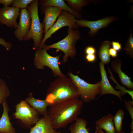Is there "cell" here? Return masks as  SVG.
Listing matches in <instances>:
<instances>
[{"mask_svg":"<svg viewBox=\"0 0 133 133\" xmlns=\"http://www.w3.org/2000/svg\"><path fill=\"white\" fill-rule=\"evenodd\" d=\"M31 17L30 13L26 8L21 9L19 15V22L14 35L19 41L23 40L30 30L31 25Z\"/></svg>","mask_w":133,"mask_h":133,"instance_id":"9c48e42d","label":"cell"},{"mask_svg":"<svg viewBox=\"0 0 133 133\" xmlns=\"http://www.w3.org/2000/svg\"><path fill=\"white\" fill-rule=\"evenodd\" d=\"M33 0H14L12 4L13 7L20 9L26 8Z\"/></svg>","mask_w":133,"mask_h":133,"instance_id":"4316f807","label":"cell"},{"mask_svg":"<svg viewBox=\"0 0 133 133\" xmlns=\"http://www.w3.org/2000/svg\"><path fill=\"white\" fill-rule=\"evenodd\" d=\"M99 66L101 76V80L100 81L101 91L99 95L95 100L98 99L102 95L108 94L116 96L122 101L121 96L122 95L121 92L116 90L110 83L104 68V65L101 62L99 63Z\"/></svg>","mask_w":133,"mask_h":133,"instance_id":"8fae6325","label":"cell"},{"mask_svg":"<svg viewBox=\"0 0 133 133\" xmlns=\"http://www.w3.org/2000/svg\"><path fill=\"white\" fill-rule=\"evenodd\" d=\"M85 58L88 62L92 63L96 61V57L95 54H87L85 56Z\"/></svg>","mask_w":133,"mask_h":133,"instance_id":"1f68e13d","label":"cell"},{"mask_svg":"<svg viewBox=\"0 0 133 133\" xmlns=\"http://www.w3.org/2000/svg\"><path fill=\"white\" fill-rule=\"evenodd\" d=\"M39 2L38 0H33L26 8L31 15V25L29 32L23 39L27 41L33 39L34 48L36 50L40 47L44 33V24L40 22L38 15Z\"/></svg>","mask_w":133,"mask_h":133,"instance_id":"3957f363","label":"cell"},{"mask_svg":"<svg viewBox=\"0 0 133 133\" xmlns=\"http://www.w3.org/2000/svg\"><path fill=\"white\" fill-rule=\"evenodd\" d=\"M98 133H104L102 130V129L101 128H99L97 131ZM120 133H124V132H122Z\"/></svg>","mask_w":133,"mask_h":133,"instance_id":"e575fe53","label":"cell"},{"mask_svg":"<svg viewBox=\"0 0 133 133\" xmlns=\"http://www.w3.org/2000/svg\"><path fill=\"white\" fill-rule=\"evenodd\" d=\"M41 9L42 12L44 14L43 23L44 33L45 34L54 24L63 10L52 6L46 7Z\"/></svg>","mask_w":133,"mask_h":133,"instance_id":"4fadbf2b","label":"cell"},{"mask_svg":"<svg viewBox=\"0 0 133 133\" xmlns=\"http://www.w3.org/2000/svg\"><path fill=\"white\" fill-rule=\"evenodd\" d=\"M109 70L108 72L110 74L111 76L109 77V78L112 80L114 83L117 84L116 86V88L117 89H119L122 94V96L124 95L126 93H128L131 96L132 100H133V90H128L126 89L124 87H123L120 85L116 81L114 77L112 74L111 71L109 68H108Z\"/></svg>","mask_w":133,"mask_h":133,"instance_id":"d4e9b609","label":"cell"},{"mask_svg":"<svg viewBox=\"0 0 133 133\" xmlns=\"http://www.w3.org/2000/svg\"><path fill=\"white\" fill-rule=\"evenodd\" d=\"M20 14L17 7L4 6L0 8V24L16 29L18 24L17 20Z\"/></svg>","mask_w":133,"mask_h":133,"instance_id":"30bf717a","label":"cell"},{"mask_svg":"<svg viewBox=\"0 0 133 133\" xmlns=\"http://www.w3.org/2000/svg\"><path fill=\"white\" fill-rule=\"evenodd\" d=\"M111 43L109 41L105 40L102 42L99 48L98 55L101 62L104 65L110 61L109 50L110 48Z\"/></svg>","mask_w":133,"mask_h":133,"instance_id":"44dd1931","label":"cell"},{"mask_svg":"<svg viewBox=\"0 0 133 133\" xmlns=\"http://www.w3.org/2000/svg\"><path fill=\"white\" fill-rule=\"evenodd\" d=\"M68 75L77 87L80 95L81 100L83 102L89 103L96 98L101 91L100 81L92 84L85 81L78 75L73 74L71 72Z\"/></svg>","mask_w":133,"mask_h":133,"instance_id":"5b68a950","label":"cell"},{"mask_svg":"<svg viewBox=\"0 0 133 133\" xmlns=\"http://www.w3.org/2000/svg\"><path fill=\"white\" fill-rule=\"evenodd\" d=\"M14 0H0L1 4L4 6H9L12 4Z\"/></svg>","mask_w":133,"mask_h":133,"instance_id":"836d02e7","label":"cell"},{"mask_svg":"<svg viewBox=\"0 0 133 133\" xmlns=\"http://www.w3.org/2000/svg\"><path fill=\"white\" fill-rule=\"evenodd\" d=\"M124 49L125 53L131 58H133V37L131 33L127 41Z\"/></svg>","mask_w":133,"mask_h":133,"instance_id":"484cf974","label":"cell"},{"mask_svg":"<svg viewBox=\"0 0 133 133\" xmlns=\"http://www.w3.org/2000/svg\"><path fill=\"white\" fill-rule=\"evenodd\" d=\"M112 48L117 51L120 50L122 49L121 44L118 42L113 41L111 43Z\"/></svg>","mask_w":133,"mask_h":133,"instance_id":"4dcf8cb0","label":"cell"},{"mask_svg":"<svg viewBox=\"0 0 133 133\" xmlns=\"http://www.w3.org/2000/svg\"><path fill=\"white\" fill-rule=\"evenodd\" d=\"M83 102L75 99L49 107L48 115L55 129L65 128L74 122L81 113Z\"/></svg>","mask_w":133,"mask_h":133,"instance_id":"6da1fadb","label":"cell"},{"mask_svg":"<svg viewBox=\"0 0 133 133\" xmlns=\"http://www.w3.org/2000/svg\"><path fill=\"white\" fill-rule=\"evenodd\" d=\"M114 20V18L112 17H107L95 21L76 19L75 21L78 27H86L89 28L90 29V34H93L100 29L106 27Z\"/></svg>","mask_w":133,"mask_h":133,"instance_id":"7c38bea8","label":"cell"},{"mask_svg":"<svg viewBox=\"0 0 133 133\" xmlns=\"http://www.w3.org/2000/svg\"><path fill=\"white\" fill-rule=\"evenodd\" d=\"M33 93H30L25 100L28 104L40 114L43 116L48 115L47 107L49 105L45 99H36L33 97Z\"/></svg>","mask_w":133,"mask_h":133,"instance_id":"ac0fdd59","label":"cell"},{"mask_svg":"<svg viewBox=\"0 0 133 133\" xmlns=\"http://www.w3.org/2000/svg\"><path fill=\"white\" fill-rule=\"evenodd\" d=\"M3 112L0 118V133H16L10 121L8 113L10 109L6 100L2 103Z\"/></svg>","mask_w":133,"mask_h":133,"instance_id":"9a60e30c","label":"cell"},{"mask_svg":"<svg viewBox=\"0 0 133 133\" xmlns=\"http://www.w3.org/2000/svg\"><path fill=\"white\" fill-rule=\"evenodd\" d=\"M47 50L44 48H39L36 51L34 59L35 67L39 69H43L45 66L48 67L51 69L55 77H63V74L59 66L60 57L53 56L50 55Z\"/></svg>","mask_w":133,"mask_h":133,"instance_id":"8992f818","label":"cell"},{"mask_svg":"<svg viewBox=\"0 0 133 133\" xmlns=\"http://www.w3.org/2000/svg\"><path fill=\"white\" fill-rule=\"evenodd\" d=\"M41 5V8L48 6L57 7L62 10L67 11L71 14L75 18L80 17L79 13L76 12L67 5L63 0H42L39 2V4Z\"/></svg>","mask_w":133,"mask_h":133,"instance_id":"e0dca14e","label":"cell"},{"mask_svg":"<svg viewBox=\"0 0 133 133\" xmlns=\"http://www.w3.org/2000/svg\"><path fill=\"white\" fill-rule=\"evenodd\" d=\"M85 52L86 54H95L96 50L93 47L88 46L85 49Z\"/></svg>","mask_w":133,"mask_h":133,"instance_id":"f546056e","label":"cell"},{"mask_svg":"<svg viewBox=\"0 0 133 133\" xmlns=\"http://www.w3.org/2000/svg\"><path fill=\"white\" fill-rule=\"evenodd\" d=\"M10 95V91L6 83L0 79V104L6 100Z\"/></svg>","mask_w":133,"mask_h":133,"instance_id":"603a6c76","label":"cell"},{"mask_svg":"<svg viewBox=\"0 0 133 133\" xmlns=\"http://www.w3.org/2000/svg\"><path fill=\"white\" fill-rule=\"evenodd\" d=\"M14 117L24 126L30 127L35 125L40 119L39 114L32 108L26 101L23 100L16 104Z\"/></svg>","mask_w":133,"mask_h":133,"instance_id":"52a82bcc","label":"cell"},{"mask_svg":"<svg viewBox=\"0 0 133 133\" xmlns=\"http://www.w3.org/2000/svg\"><path fill=\"white\" fill-rule=\"evenodd\" d=\"M0 45H1L4 46L7 50H9L12 46L11 42H7L3 38L0 37Z\"/></svg>","mask_w":133,"mask_h":133,"instance_id":"f1b7e54d","label":"cell"},{"mask_svg":"<svg viewBox=\"0 0 133 133\" xmlns=\"http://www.w3.org/2000/svg\"><path fill=\"white\" fill-rule=\"evenodd\" d=\"M113 116H114L111 114L104 116L96 121V127L104 129L106 133H115Z\"/></svg>","mask_w":133,"mask_h":133,"instance_id":"d6986e66","label":"cell"},{"mask_svg":"<svg viewBox=\"0 0 133 133\" xmlns=\"http://www.w3.org/2000/svg\"><path fill=\"white\" fill-rule=\"evenodd\" d=\"M31 128L29 133H62L53 128L48 115L40 118L34 126Z\"/></svg>","mask_w":133,"mask_h":133,"instance_id":"5bb4252c","label":"cell"},{"mask_svg":"<svg viewBox=\"0 0 133 133\" xmlns=\"http://www.w3.org/2000/svg\"><path fill=\"white\" fill-rule=\"evenodd\" d=\"M109 54L113 58H116L117 56V52L112 48H110L109 50Z\"/></svg>","mask_w":133,"mask_h":133,"instance_id":"d6a6232c","label":"cell"},{"mask_svg":"<svg viewBox=\"0 0 133 133\" xmlns=\"http://www.w3.org/2000/svg\"><path fill=\"white\" fill-rule=\"evenodd\" d=\"M80 97L78 89L73 82L65 76L59 77L51 83L45 100L50 107L70 100L79 99Z\"/></svg>","mask_w":133,"mask_h":133,"instance_id":"7a4b0ae2","label":"cell"},{"mask_svg":"<svg viewBox=\"0 0 133 133\" xmlns=\"http://www.w3.org/2000/svg\"><path fill=\"white\" fill-rule=\"evenodd\" d=\"M75 19L71 14L67 11L63 10L56 22L45 34L40 43L39 48H42L47 40L50 38L53 34L62 27L67 26L73 29H77L78 26Z\"/></svg>","mask_w":133,"mask_h":133,"instance_id":"ba28073f","label":"cell"},{"mask_svg":"<svg viewBox=\"0 0 133 133\" xmlns=\"http://www.w3.org/2000/svg\"><path fill=\"white\" fill-rule=\"evenodd\" d=\"M87 122L85 119L78 117L69 127L70 133H90L86 128ZM96 130L94 133H98L99 128L96 127Z\"/></svg>","mask_w":133,"mask_h":133,"instance_id":"ffe728a7","label":"cell"},{"mask_svg":"<svg viewBox=\"0 0 133 133\" xmlns=\"http://www.w3.org/2000/svg\"><path fill=\"white\" fill-rule=\"evenodd\" d=\"M67 5L74 11H77L88 3V1L84 0H66Z\"/></svg>","mask_w":133,"mask_h":133,"instance_id":"cb8c5ba5","label":"cell"},{"mask_svg":"<svg viewBox=\"0 0 133 133\" xmlns=\"http://www.w3.org/2000/svg\"><path fill=\"white\" fill-rule=\"evenodd\" d=\"M124 117V112L121 109L118 110L113 116V121L116 132L117 133H120L122 132L123 120Z\"/></svg>","mask_w":133,"mask_h":133,"instance_id":"7402d4cb","label":"cell"},{"mask_svg":"<svg viewBox=\"0 0 133 133\" xmlns=\"http://www.w3.org/2000/svg\"><path fill=\"white\" fill-rule=\"evenodd\" d=\"M130 133H133V130H132L131 131Z\"/></svg>","mask_w":133,"mask_h":133,"instance_id":"d590c367","label":"cell"},{"mask_svg":"<svg viewBox=\"0 0 133 133\" xmlns=\"http://www.w3.org/2000/svg\"><path fill=\"white\" fill-rule=\"evenodd\" d=\"M122 62L120 59H116L112 62L111 66L114 71L118 74L120 83L129 90L133 89V83L131 78L125 74L121 69Z\"/></svg>","mask_w":133,"mask_h":133,"instance_id":"2e32d148","label":"cell"},{"mask_svg":"<svg viewBox=\"0 0 133 133\" xmlns=\"http://www.w3.org/2000/svg\"><path fill=\"white\" fill-rule=\"evenodd\" d=\"M67 33V35L62 40L49 45H44L42 48L47 50L53 48L62 51L64 54L62 59L64 63L67 61L69 57L73 59L75 56L76 53L75 45L80 38L78 30L68 28Z\"/></svg>","mask_w":133,"mask_h":133,"instance_id":"277c9868","label":"cell"},{"mask_svg":"<svg viewBox=\"0 0 133 133\" xmlns=\"http://www.w3.org/2000/svg\"><path fill=\"white\" fill-rule=\"evenodd\" d=\"M0 4H1V2H0Z\"/></svg>","mask_w":133,"mask_h":133,"instance_id":"8d00e7d4","label":"cell"},{"mask_svg":"<svg viewBox=\"0 0 133 133\" xmlns=\"http://www.w3.org/2000/svg\"><path fill=\"white\" fill-rule=\"evenodd\" d=\"M124 106L128 111L132 119V121L130 126L131 130H133V101L130 100L128 101L124 99Z\"/></svg>","mask_w":133,"mask_h":133,"instance_id":"83f0119b","label":"cell"}]
</instances>
